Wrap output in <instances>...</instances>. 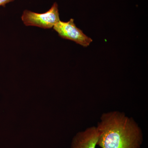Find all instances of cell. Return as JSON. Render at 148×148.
Here are the masks:
<instances>
[{"label": "cell", "instance_id": "6da1fadb", "mask_svg": "<svg viewBox=\"0 0 148 148\" xmlns=\"http://www.w3.org/2000/svg\"><path fill=\"white\" fill-rule=\"evenodd\" d=\"M96 128L97 145L101 148H140L143 143L141 128L133 119L123 112L103 113Z\"/></svg>", "mask_w": 148, "mask_h": 148}, {"label": "cell", "instance_id": "7a4b0ae2", "mask_svg": "<svg viewBox=\"0 0 148 148\" xmlns=\"http://www.w3.org/2000/svg\"><path fill=\"white\" fill-rule=\"evenodd\" d=\"M21 19L27 26H36L44 29L52 28L60 21L58 5L57 3H54L51 8L44 13L24 10Z\"/></svg>", "mask_w": 148, "mask_h": 148}, {"label": "cell", "instance_id": "3957f363", "mask_svg": "<svg viewBox=\"0 0 148 148\" xmlns=\"http://www.w3.org/2000/svg\"><path fill=\"white\" fill-rule=\"evenodd\" d=\"M53 28L61 38L73 41L85 47L89 46L92 41V39L84 34L81 30L77 28L73 18L68 22L58 21Z\"/></svg>", "mask_w": 148, "mask_h": 148}, {"label": "cell", "instance_id": "277c9868", "mask_svg": "<svg viewBox=\"0 0 148 148\" xmlns=\"http://www.w3.org/2000/svg\"><path fill=\"white\" fill-rule=\"evenodd\" d=\"M98 139L96 127H88L74 136L71 148H95Z\"/></svg>", "mask_w": 148, "mask_h": 148}, {"label": "cell", "instance_id": "5b68a950", "mask_svg": "<svg viewBox=\"0 0 148 148\" xmlns=\"http://www.w3.org/2000/svg\"><path fill=\"white\" fill-rule=\"evenodd\" d=\"M13 1L14 0H0V6H4L5 5L8 3L10 2Z\"/></svg>", "mask_w": 148, "mask_h": 148}]
</instances>
